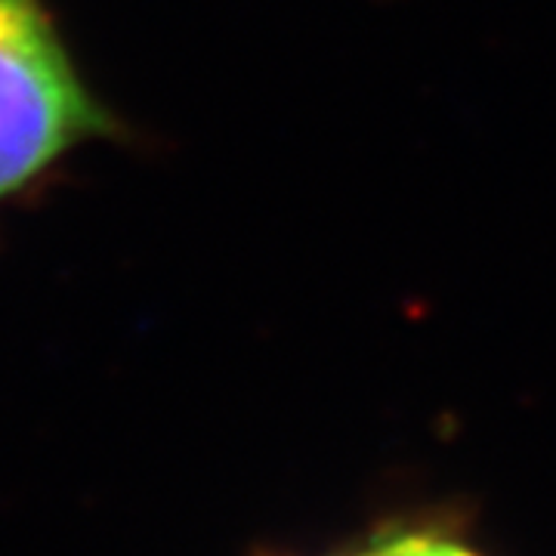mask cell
Returning <instances> with one entry per match:
<instances>
[{"instance_id": "cell-1", "label": "cell", "mask_w": 556, "mask_h": 556, "mask_svg": "<svg viewBox=\"0 0 556 556\" xmlns=\"http://www.w3.org/2000/svg\"><path fill=\"white\" fill-rule=\"evenodd\" d=\"M121 124L78 75L40 0H0V201Z\"/></svg>"}, {"instance_id": "cell-3", "label": "cell", "mask_w": 556, "mask_h": 556, "mask_svg": "<svg viewBox=\"0 0 556 556\" xmlns=\"http://www.w3.org/2000/svg\"><path fill=\"white\" fill-rule=\"evenodd\" d=\"M380 554L383 556H412L408 554V547H405V538L399 535V538H390L383 547H380Z\"/></svg>"}, {"instance_id": "cell-2", "label": "cell", "mask_w": 556, "mask_h": 556, "mask_svg": "<svg viewBox=\"0 0 556 556\" xmlns=\"http://www.w3.org/2000/svg\"><path fill=\"white\" fill-rule=\"evenodd\" d=\"M405 538V547L412 556H473L470 551H464L455 541H445V538H430V535H402Z\"/></svg>"}, {"instance_id": "cell-4", "label": "cell", "mask_w": 556, "mask_h": 556, "mask_svg": "<svg viewBox=\"0 0 556 556\" xmlns=\"http://www.w3.org/2000/svg\"><path fill=\"white\" fill-rule=\"evenodd\" d=\"M358 556H383V554H380V547H378V551H368V554H358Z\"/></svg>"}]
</instances>
